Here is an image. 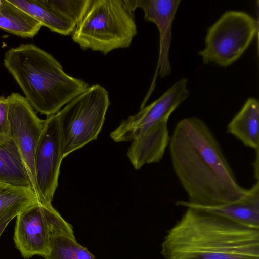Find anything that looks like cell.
Instances as JSON below:
<instances>
[{
	"label": "cell",
	"mask_w": 259,
	"mask_h": 259,
	"mask_svg": "<svg viewBox=\"0 0 259 259\" xmlns=\"http://www.w3.org/2000/svg\"><path fill=\"white\" fill-rule=\"evenodd\" d=\"M172 166L188 200L177 206L202 209L240 200L248 189L237 182L220 144L208 125L196 117L184 118L170 137Z\"/></svg>",
	"instance_id": "obj_1"
},
{
	"label": "cell",
	"mask_w": 259,
	"mask_h": 259,
	"mask_svg": "<svg viewBox=\"0 0 259 259\" xmlns=\"http://www.w3.org/2000/svg\"><path fill=\"white\" fill-rule=\"evenodd\" d=\"M165 259H259V228L187 208L161 244Z\"/></svg>",
	"instance_id": "obj_2"
},
{
	"label": "cell",
	"mask_w": 259,
	"mask_h": 259,
	"mask_svg": "<svg viewBox=\"0 0 259 259\" xmlns=\"http://www.w3.org/2000/svg\"><path fill=\"white\" fill-rule=\"evenodd\" d=\"M4 65L34 110L47 117L89 87L67 74L51 54L32 44L10 48L4 55Z\"/></svg>",
	"instance_id": "obj_3"
},
{
	"label": "cell",
	"mask_w": 259,
	"mask_h": 259,
	"mask_svg": "<svg viewBox=\"0 0 259 259\" xmlns=\"http://www.w3.org/2000/svg\"><path fill=\"white\" fill-rule=\"evenodd\" d=\"M135 0H91L72 34L83 50L104 55L130 46L137 34Z\"/></svg>",
	"instance_id": "obj_4"
},
{
	"label": "cell",
	"mask_w": 259,
	"mask_h": 259,
	"mask_svg": "<svg viewBox=\"0 0 259 259\" xmlns=\"http://www.w3.org/2000/svg\"><path fill=\"white\" fill-rule=\"evenodd\" d=\"M110 104L108 91L99 84H94L55 114L63 158L97 139Z\"/></svg>",
	"instance_id": "obj_5"
},
{
	"label": "cell",
	"mask_w": 259,
	"mask_h": 259,
	"mask_svg": "<svg viewBox=\"0 0 259 259\" xmlns=\"http://www.w3.org/2000/svg\"><path fill=\"white\" fill-rule=\"evenodd\" d=\"M255 18L242 11H228L208 28L205 47L199 51L203 63L226 67L238 59L257 32Z\"/></svg>",
	"instance_id": "obj_6"
},
{
	"label": "cell",
	"mask_w": 259,
	"mask_h": 259,
	"mask_svg": "<svg viewBox=\"0 0 259 259\" xmlns=\"http://www.w3.org/2000/svg\"><path fill=\"white\" fill-rule=\"evenodd\" d=\"M16 218L14 241L24 258L34 255L44 257L48 252L50 239L53 236L64 235L75 239L72 226L52 204L35 203Z\"/></svg>",
	"instance_id": "obj_7"
},
{
	"label": "cell",
	"mask_w": 259,
	"mask_h": 259,
	"mask_svg": "<svg viewBox=\"0 0 259 259\" xmlns=\"http://www.w3.org/2000/svg\"><path fill=\"white\" fill-rule=\"evenodd\" d=\"M7 99L11 136L18 147L32 189L39 201L35 175L34 155L45 120L38 117L27 100L21 94L12 93Z\"/></svg>",
	"instance_id": "obj_8"
},
{
	"label": "cell",
	"mask_w": 259,
	"mask_h": 259,
	"mask_svg": "<svg viewBox=\"0 0 259 259\" xmlns=\"http://www.w3.org/2000/svg\"><path fill=\"white\" fill-rule=\"evenodd\" d=\"M63 159L59 125L54 114L45 119L34 155L39 201L43 205L52 204Z\"/></svg>",
	"instance_id": "obj_9"
},
{
	"label": "cell",
	"mask_w": 259,
	"mask_h": 259,
	"mask_svg": "<svg viewBox=\"0 0 259 259\" xmlns=\"http://www.w3.org/2000/svg\"><path fill=\"white\" fill-rule=\"evenodd\" d=\"M187 83L185 78L176 82L157 100L122 120L110 133L111 138L115 142L132 141L153 124L168 120L172 112L189 97Z\"/></svg>",
	"instance_id": "obj_10"
},
{
	"label": "cell",
	"mask_w": 259,
	"mask_h": 259,
	"mask_svg": "<svg viewBox=\"0 0 259 259\" xmlns=\"http://www.w3.org/2000/svg\"><path fill=\"white\" fill-rule=\"evenodd\" d=\"M37 20L42 26L62 35H70L91 0H8Z\"/></svg>",
	"instance_id": "obj_11"
},
{
	"label": "cell",
	"mask_w": 259,
	"mask_h": 259,
	"mask_svg": "<svg viewBox=\"0 0 259 259\" xmlns=\"http://www.w3.org/2000/svg\"><path fill=\"white\" fill-rule=\"evenodd\" d=\"M180 0H135L136 9L144 12L146 21L156 24L160 33V50L156 72L161 78L169 75L171 69L168 59L171 40V26Z\"/></svg>",
	"instance_id": "obj_12"
},
{
	"label": "cell",
	"mask_w": 259,
	"mask_h": 259,
	"mask_svg": "<svg viewBox=\"0 0 259 259\" xmlns=\"http://www.w3.org/2000/svg\"><path fill=\"white\" fill-rule=\"evenodd\" d=\"M167 121L165 119L153 124L132 140L127 156L135 169L162 159L170 139Z\"/></svg>",
	"instance_id": "obj_13"
},
{
	"label": "cell",
	"mask_w": 259,
	"mask_h": 259,
	"mask_svg": "<svg viewBox=\"0 0 259 259\" xmlns=\"http://www.w3.org/2000/svg\"><path fill=\"white\" fill-rule=\"evenodd\" d=\"M198 210L214 213L252 228H259V181L257 180L248 189L246 195L239 201Z\"/></svg>",
	"instance_id": "obj_14"
},
{
	"label": "cell",
	"mask_w": 259,
	"mask_h": 259,
	"mask_svg": "<svg viewBox=\"0 0 259 259\" xmlns=\"http://www.w3.org/2000/svg\"><path fill=\"white\" fill-rule=\"evenodd\" d=\"M258 101L250 97L228 123L227 132L236 137L245 146L258 151Z\"/></svg>",
	"instance_id": "obj_15"
},
{
	"label": "cell",
	"mask_w": 259,
	"mask_h": 259,
	"mask_svg": "<svg viewBox=\"0 0 259 259\" xmlns=\"http://www.w3.org/2000/svg\"><path fill=\"white\" fill-rule=\"evenodd\" d=\"M0 182L32 188L20 152L12 138L0 143Z\"/></svg>",
	"instance_id": "obj_16"
},
{
	"label": "cell",
	"mask_w": 259,
	"mask_h": 259,
	"mask_svg": "<svg viewBox=\"0 0 259 259\" xmlns=\"http://www.w3.org/2000/svg\"><path fill=\"white\" fill-rule=\"evenodd\" d=\"M39 202L30 187L0 182V225L11 221L29 206Z\"/></svg>",
	"instance_id": "obj_17"
},
{
	"label": "cell",
	"mask_w": 259,
	"mask_h": 259,
	"mask_svg": "<svg viewBox=\"0 0 259 259\" xmlns=\"http://www.w3.org/2000/svg\"><path fill=\"white\" fill-rule=\"evenodd\" d=\"M42 26L25 11L3 0L0 6V29L18 36L32 38L39 32Z\"/></svg>",
	"instance_id": "obj_18"
},
{
	"label": "cell",
	"mask_w": 259,
	"mask_h": 259,
	"mask_svg": "<svg viewBox=\"0 0 259 259\" xmlns=\"http://www.w3.org/2000/svg\"><path fill=\"white\" fill-rule=\"evenodd\" d=\"M45 259H96L75 239L64 235L51 237L49 249Z\"/></svg>",
	"instance_id": "obj_19"
},
{
	"label": "cell",
	"mask_w": 259,
	"mask_h": 259,
	"mask_svg": "<svg viewBox=\"0 0 259 259\" xmlns=\"http://www.w3.org/2000/svg\"><path fill=\"white\" fill-rule=\"evenodd\" d=\"M8 113L7 99L0 96V143L6 142L11 138Z\"/></svg>",
	"instance_id": "obj_20"
},
{
	"label": "cell",
	"mask_w": 259,
	"mask_h": 259,
	"mask_svg": "<svg viewBox=\"0 0 259 259\" xmlns=\"http://www.w3.org/2000/svg\"><path fill=\"white\" fill-rule=\"evenodd\" d=\"M10 222V221H7L0 225V236H1L2 234L4 231L5 228H6V227Z\"/></svg>",
	"instance_id": "obj_21"
},
{
	"label": "cell",
	"mask_w": 259,
	"mask_h": 259,
	"mask_svg": "<svg viewBox=\"0 0 259 259\" xmlns=\"http://www.w3.org/2000/svg\"><path fill=\"white\" fill-rule=\"evenodd\" d=\"M2 2H3V0H0V6L2 4Z\"/></svg>",
	"instance_id": "obj_22"
}]
</instances>
